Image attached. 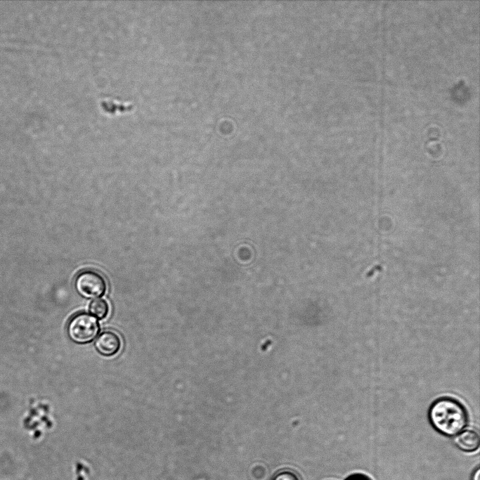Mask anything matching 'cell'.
<instances>
[{
    "mask_svg": "<svg viewBox=\"0 0 480 480\" xmlns=\"http://www.w3.org/2000/svg\"><path fill=\"white\" fill-rule=\"evenodd\" d=\"M432 427L445 436H455L467 426L468 415L465 406L450 396H442L432 402L428 410Z\"/></svg>",
    "mask_w": 480,
    "mask_h": 480,
    "instance_id": "cell-1",
    "label": "cell"
},
{
    "mask_svg": "<svg viewBox=\"0 0 480 480\" xmlns=\"http://www.w3.org/2000/svg\"><path fill=\"white\" fill-rule=\"evenodd\" d=\"M100 324L98 320L86 312H80L73 316L67 326L69 338L79 344L91 342L98 335Z\"/></svg>",
    "mask_w": 480,
    "mask_h": 480,
    "instance_id": "cell-2",
    "label": "cell"
},
{
    "mask_svg": "<svg viewBox=\"0 0 480 480\" xmlns=\"http://www.w3.org/2000/svg\"><path fill=\"white\" fill-rule=\"evenodd\" d=\"M74 287L82 297L88 299L98 298L105 294L107 283L104 277L93 269L79 272L74 280Z\"/></svg>",
    "mask_w": 480,
    "mask_h": 480,
    "instance_id": "cell-3",
    "label": "cell"
},
{
    "mask_svg": "<svg viewBox=\"0 0 480 480\" xmlns=\"http://www.w3.org/2000/svg\"><path fill=\"white\" fill-rule=\"evenodd\" d=\"M94 345L100 354L105 356H112L121 349L122 339L115 331L104 330L96 338Z\"/></svg>",
    "mask_w": 480,
    "mask_h": 480,
    "instance_id": "cell-4",
    "label": "cell"
},
{
    "mask_svg": "<svg viewBox=\"0 0 480 480\" xmlns=\"http://www.w3.org/2000/svg\"><path fill=\"white\" fill-rule=\"evenodd\" d=\"M453 442L460 450L472 453L479 447V436L472 429H465L455 436Z\"/></svg>",
    "mask_w": 480,
    "mask_h": 480,
    "instance_id": "cell-5",
    "label": "cell"
},
{
    "mask_svg": "<svg viewBox=\"0 0 480 480\" xmlns=\"http://www.w3.org/2000/svg\"><path fill=\"white\" fill-rule=\"evenodd\" d=\"M90 313L98 319L105 318L110 311L108 303L102 298L94 299L89 304Z\"/></svg>",
    "mask_w": 480,
    "mask_h": 480,
    "instance_id": "cell-6",
    "label": "cell"
},
{
    "mask_svg": "<svg viewBox=\"0 0 480 480\" xmlns=\"http://www.w3.org/2000/svg\"><path fill=\"white\" fill-rule=\"evenodd\" d=\"M271 480H301L299 475L291 469H283L275 474Z\"/></svg>",
    "mask_w": 480,
    "mask_h": 480,
    "instance_id": "cell-7",
    "label": "cell"
},
{
    "mask_svg": "<svg viewBox=\"0 0 480 480\" xmlns=\"http://www.w3.org/2000/svg\"><path fill=\"white\" fill-rule=\"evenodd\" d=\"M345 480H370V479L365 474L355 473L349 475Z\"/></svg>",
    "mask_w": 480,
    "mask_h": 480,
    "instance_id": "cell-8",
    "label": "cell"
},
{
    "mask_svg": "<svg viewBox=\"0 0 480 480\" xmlns=\"http://www.w3.org/2000/svg\"><path fill=\"white\" fill-rule=\"evenodd\" d=\"M480 469L477 467L472 472L471 480H480Z\"/></svg>",
    "mask_w": 480,
    "mask_h": 480,
    "instance_id": "cell-9",
    "label": "cell"
}]
</instances>
